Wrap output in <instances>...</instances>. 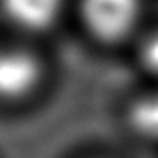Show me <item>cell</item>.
I'll return each instance as SVG.
<instances>
[{
    "mask_svg": "<svg viewBox=\"0 0 158 158\" xmlns=\"http://www.w3.org/2000/svg\"><path fill=\"white\" fill-rule=\"evenodd\" d=\"M81 14L94 37L100 41H120L135 29L141 0H81Z\"/></svg>",
    "mask_w": 158,
    "mask_h": 158,
    "instance_id": "6da1fadb",
    "label": "cell"
},
{
    "mask_svg": "<svg viewBox=\"0 0 158 158\" xmlns=\"http://www.w3.org/2000/svg\"><path fill=\"white\" fill-rule=\"evenodd\" d=\"M43 69L39 60L27 50H0V100H23L37 89Z\"/></svg>",
    "mask_w": 158,
    "mask_h": 158,
    "instance_id": "7a4b0ae2",
    "label": "cell"
},
{
    "mask_svg": "<svg viewBox=\"0 0 158 158\" xmlns=\"http://www.w3.org/2000/svg\"><path fill=\"white\" fill-rule=\"evenodd\" d=\"M141 62L151 73L158 75V31L145 39L141 46Z\"/></svg>",
    "mask_w": 158,
    "mask_h": 158,
    "instance_id": "5b68a950",
    "label": "cell"
},
{
    "mask_svg": "<svg viewBox=\"0 0 158 158\" xmlns=\"http://www.w3.org/2000/svg\"><path fill=\"white\" fill-rule=\"evenodd\" d=\"M64 0H2L4 14L14 25L27 31H44L58 21Z\"/></svg>",
    "mask_w": 158,
    "mask_h": 158,
    "instance_id": "3957f363",
    "label": "cell"
},
{
    "mask_svg": "<svg viewBox=\"0 0 158 158\" xmlns=\"http://www.w3.org/2000/svg\"><path fill=\"white\" fill-rule=\"evenodd\" d=\"M129 123L137 135L148 141H158V93L145 94L133 102Z\"/></svg>",
    "mask_w": 158,
    "mask_h": 158,
    "instance_id": "277c9868",
    "label": "cell"
}]
</instances>
